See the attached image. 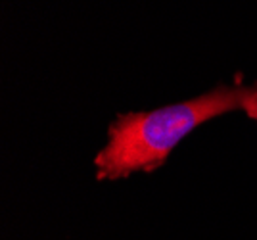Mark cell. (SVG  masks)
Here are the masks:
<instances>
[{
  "instance_id": "7a4b0ae2",
  "label": "cell",
  "mask_w": 257,
  "mask_h": 240,
  "mask_svg": "<svg viewBox=\"0 0 257 240\" xmlns=\"http://www.w3.org/2000/svg\"><path fill=\"white\" fill-rule=\"evenodd\" d=\"M255 121H257V115H255Z\"/></svg>"
},
{
  "instance_id": "6da1fadb",
  "label": "cell",
  "mask_w": 257,
  "mask_h": 240,
  "mask_svg": "<svg viewBox=\"0 0 257 240\" xmlns=\"http://www.w3.org/2000/svg\"><path fill=\"white\" fill-rule=\"evenodd\" d=\"M236 109L255 119L257 83L223 85L186 102L121 113L109 125L107 142L94 158L96 179L117 181L137 171H154L196 127Z\"/></svg>"
}]
</instances>
